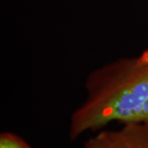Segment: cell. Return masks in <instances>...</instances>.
<instances>
[{
	"label": "cell",
	"mask_w": 148,
	"mask_h": 148,
	"mask_svg": "<svg viewBox=\"0 0 148 148\" xmlns=\"http://www.w3.org/2000/svg\"><path fill=\"white\" fill-rule=\"evenodd\" d=\"M138 58L143 61V62H145V63H148V49H146L145 51H143V53L141 55L138 56Z\"/></svg>",
	"instance_id": "4"
},
{
	"label": "cell",
	"mask_w": 148,
	"mask_h": 148,
	"mask_svg": "<svg viewBox=\"0 0 148 148\" xmlns=\"http://www.w3.org/2000/svg\"><path fill=\"white\" fill-rule=\"evenodd\" d=\"M0 148H32L18 135L4 132L0 134Z\"/></svg>",
	"instance_id": "3"
},
{
	"label": "cell",
	"mask_w": 148,
	"mask_h": 148,
	"mask_svg": "<svg viewBox=\"0 0 148 148\" xmlns=\"http://www.w3.org/2000/svg\"><path fill=\"white\" fill-rule=\"evenodd\" d=\"M86 96L70 119L73 141L114 121L148 123V63L121 58L92 71L86 77Z\"/></svg>",
	"instance_id": "1"
},
{
	"label": "cell",
	"mask_w": 148,
	"mask_h": 148,
	"mask_svg": "<svg viewBox=\"0 0 148 148\" xmlns=\"http://www.w3.org/2000/svg\"><path fill=\"white\" fill-rule=\"evenodd\" d=\"M83 148H148V123H127L115 131H101Z\"/></svg>",
	"instance_id": "2"
}]
</instances>
